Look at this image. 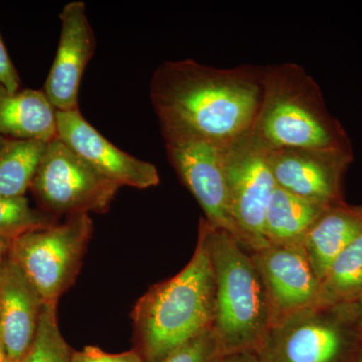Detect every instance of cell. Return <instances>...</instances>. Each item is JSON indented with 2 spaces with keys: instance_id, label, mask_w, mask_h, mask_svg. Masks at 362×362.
<instances>
[{
  "instance_id": "6da1fadb",
  "label": "cell",
  "mask_w": 362,
  "mask_h": 362,
  "mask_svg": "<svg viewBox=\"0 0 362 362\" xmlns=\"http://www.w3.org/2000/svg\"><path fill=\"white\" fill-rule=\"evenodd\" d=\"M263 68L218 69L194 59L166 61L154 71L150 100L160 128L218 144L252 130L263 96Z\"/></svg>"
},
{
  "instance_id": "7a4b0ae2",
  "label": "cell",
  "mask_w": 362,
  "mask_h": 362,
  "mask_svg": "<svg viewBox=\"0 0 362 362\" xmlns=\"http://www.w3.org/2000/svg\"><path fill=\"white\" fill-rule=\"evenodd\" d=\"M263 96L252 135L266 150L352 151L341 123L331 115L322 90L295 63L264 66Z\"/></svg>"
},
{
  "instance_id": "3957f363",
  "label": "cell",
  "mask_w": 362,
  "mask_h": 362,
  "mask_svg": "<svg viewBox=\"0 0 362 362\" xmlns=\"http://www.w3.org/2000/svg\"><path fill=\"white\" fill-rule=\"evenodd\" d=\"M216 286L206 240L185 268L149 290L133 311L146 362H160L178 347L213 328Z\"/></svg>"
},
{
  "instance_id": "277c9868",
  "label": "cell",
  "mask_w": 362,
  "mask_h": 362,
  "mask_svg": "<svg viewBox=\"0 0 362 362\" xmlns=\"http://www.w3.org/2000/svg\"><path fill=\"white\" fill-rule=\"evenodd\" d=\"M216 286L213 330L221 356L257 354L272 326L265 285L251 254L232 235L202 218Z\"/></svg>"
},
{
  "instance_id": "5b68a950",
  "label": "cell",
  "mask_w": 362,
  "mask_h": 362,
  "mask_svg": "<svg viewBox=\"0 0 362 362\" xmlns=\"http://www.w3.org/2000/svg\"><path fill=\"white\" fill-rule=\"evenodd\" d=\"M361 338L349 305L314 304L271 326L256 354L261 362H339Z\"/></svg>"
},
{
  "instance_id": "8992f818",
  "label": "cell",
  "mask_w": 362,
  "mask_h": 362,
  "mask_svg": "<svg viewBox=\"0 0 362 362\" xmlns=\"http://www.w3.org/2000/svg\"><path fill=\"white\" fill-rule=\"evenodd\" d=\"M93 223L75 214L63 223L33 230L11 240L9 257L18 264L45 304H57L80 269Z\"/></svg>"
},
{
  "instance_id": "52a82bcc",
  "label": "cell",
  "mask_w": 362,
  "mask_h": 362,
  "mask_svg": "<svg viewBox=\"0 0 362 362\" xmlns=\"http://www.w3.org/2000/svg\"><path fill=\"white\" fill-rule=\"evenodd\" d=\"M119 188L56 138L47 143L30 190L42 211L59 218L106 213Z\"/></svg>"
},
{
  "instance_id": "ba28073f",
  "label": "cell",
  "mask_w": 362,
  "mask_h": 362,
  "mask_svg": "<svg viewBox=\"0 0 362 362\" xmlns=\"http://www.w3.org/2000/svg\"><path fill=\"white\" fill-rule=\"evenodd\" d=\"M223 163L230 213L240 245L254 252L270 246L264 233L267 206L276 182L266 149L251 131L223 145Z\"/></svg>"
},
{
  "instance_id": "9c48e42d",
  "label": "cell",
  "mask_w": 362,
  "mask_h": 362,
  "mask_svg": "<svg viewBox=\"0 0 362 362\" xmlns=\"http://www.w3.org/2000/svg\"><path fill=\"white\" fill-rule=\"evenodd\" d=\"M160 131L168 160L199 202L204 220L226 230L240 245L228 202L223 145L187 131L169 128Z\"/></svg>"
},
{
  "instance_id": "30bf717a",
  "label": "cell",
  "mask_w": 362,
  "mask_h": 362,
  "mask_svg": "<svg viewBox=\"0 0 362 362\" xmlns=\"http://www.w3.org/2000/svg\"><path fill=\"white\" fill-rule=\"evenodd\" d=\"M276 185L307 201L343 204L342 180L354 152L309 148L266 150Z\"/></svg>"
},
{
  "instance_id": "8fae6325",
  "label": "cell",
  "mask_w": 362,
  "mask_h": 362,
  "mask_svg": "<svg viewBox=\"0 0 362 362\" xmlns=\"http://www.w3.org/2000/svg\"><path fill=\"white\" fill-rule=\"evenodd\" d=\"M57 138L120 187L146 189L160 182L154 164L118 148L95 129L80 110L57 111Z\"/></svg>"
},
{
  "instance_id": "7c38bea8",
  "label": "cell",
  "mask_w": 362,
  "mask_h": 362,
  "mask_svg": "<svg viewBox=\"0 0 362 362\" xmlns=\"http://www.w3.org/2000/svg\"><path fill=\"white\" fill-rule=\"evenodd\" d=\"M250 254L265 285L272 326L316 303L320 281L303 247L270 245Z\"/></svg>"
},
{
  "instance_id": "4fadbf2b",
  "label": "cell",
  "mask_w": 362,
  "mask_h": 362,
  "mask_svg": "<svg viewBox=\"0 0 362 362\" xmlns=\"http://www.w3.org/2000/svg\"><path fill=\"white\" fill-rule=\"evenodd\" d=\"M58 49L45 81L44 92L59 112L80 110L78 93L83 75L96 49V39L83 1H71L59 13Z\"/></svg>"
},
{
  "instance_id": "5bb4252c",
  "label": "cell",
  "mask_w": 362,
  "mask_h": 362,
  "mask_svg": "<svg viewBox=\"0 0 362 362\" xmlns=\"http://www.w3.org/2000/svg\"><path fill=\"white\" fill-rule=\"evenodd\" d=\"M44 301L9 257L0 267V341L11 362H21L32 346Z\"/></svg>"
},
{
  "instance_id": "9a60e30c",
  "label": "cell",
  "mask_w": 362,
  "mask_h": 362,
  "mask_svg": "<svg viewBox=\"0 0 362 362\" xmlns=\"http://www.w3.org/2000/svg\"><path fill=\"white\" fill-rule=\"evenodd\" d=\"M362 233V206L337 204L326 209L305 235L302 247L322 281L333 262Z\"/></svg>"
},
{
  "instance_id": "2e32d148",
  "label": "cell",
  "mask_w": 362,
  "mask_h": 362,
  "mask_svg": "<svg viewBox=\"0 0 362 362\" xmlns=\"http://www.w3.org/2000/svg\"><path fill=\"white\" fill-rule=\"evenodd\" d=\"M0 135L7 139L57 138V110L42 90L11 93L0 84Z\"/></svg>"
},
{
  "instance_id": "e0dca14e",
  "label": "cell",
  "mask_w": 362,
  "mask_h": 362,
  "mask_svg": "<svg viewBox=\"0 0 362 362\" xmlns=\"http://www.w3.org/2000/svg\"><path fill=\"white\" fill-rule=\"evenodd\" d=\"M328 207L276 187L266 209L267 242L273 246L302 247L309 228Z\"/></svg>"
},
{
  "instance_id": "ac0fdd59",
  "label": "cell",
  "mask_w": 362,
  "mask_h": 362,
  "mask_svg": "<svg viewBox=\"0 0 362 362\" xmlns=\"http://www.w3.org/2000/svg\"><path fill=\"white\" fill-rule=\"evenodd\" d=\"M47 148L40 140L6 139L0 149V197H25Z\"/></svg>"
},
{
  "instance_id": "d6986e66",
  "label": "cell",
  "mask_w": 362,
  "mask_h": 362,
  "mask_svg": "<svg viewBox=\"0 0 362 362\" xmlns=\"http://www.w3.org/2000/svg\"><path fill=\"white\" fill-rule=\"evenodd\" d=\"M362 291V233L333 262L320 282L316 305L349 303Z\"/></svg>"
},
{
  "instance_id": "ffe728a7",
  "label": "cell",
  "mask_w": 362,
  "mask_h": 362,
  "mask_svg": "<svg viewBox=\"0 0 362 362\" xmlns=\"http://www.w3.org/2000/svg\"><path fill=\"white\" fill-rule=\"evenodd\" d=\"M58 223V216L33 209L25 197H0V238L11 240Z\"/></svg>"
},
{
  "instance_id": "44dd1931",
  "label": "cell",
  "mask_w": 362,
  "mask_h": 362,
  "mask_svg": "<svg viewBox=\"0 0 362 362\" xmlns=\"http://www.w3.org/2000/svg\"><path fill=\"white\" fill-rule=\"evenodd\" d=\"M71 358L57 320V304H45L32 346L21 362H71Z\"/></svg>"
},
{
  "instance_id": "7402d4cb",
  "label": "cell",
  "mask_w": 362,
  "mask_h": 362,
  "mask_svg": "<svg viewBox=\"0 0 362 362\" xmlns=\"http://www.w3.org/2000/svg\"><path fill=\"white\" fill-rule=\"evenodd\" d=\"M221 356L213 328L168 354L160 362H216Z\"/></svg>"
},
{
  "instance_id": "603a6c76",
  "label": "cell",
  "mask_w": 362,
  "mask_h": 362,
  "mask_svg": "<svg viewBox=\"0 0 362 362\" xmlns=\"http://www.w3.org/2000/svg\"><path fill=\"white\" fill-rule=\"evenodd\" d=\"M71 362H145L142 356L135 351L110 354L94 346L85 347L82 351L74 352Z\"/></svg>"
},
{
  "instance_id": "cb8c5ba5",
  "label": "cell",
  "mask_w": 362,
  "mask_h": 362,
  "mask_svg": "<svg viewBox=\"0 0 362 362\" xmlns=\"http://www.w3.org/2000/svg\"><path fill=\"white\" fill-rule=\"evenodd\" d=\"M0 84L11 93L20 90L21 78L0 35Z\"/></svg>"
},
{
  "instance_id": "d4e9b609",
  "label": "cell",
  "mask_w": 362,
  "mask_h": 362,
  "mask_svg": "<svg viewBox=\"0 0 362 362\" xmlns=\"http://www.w3.org/2000/svg\"><path fill=\"white\" fill-rule=\"evenodd\" d=\"M216 362H261L255 352H238L221 356Z\"/></svg>"
},
{
  "instance_id": "484cf974",
  "label": "cell",
  "mask_w": 362,
  "mask_h": 362,
  "mask_svg": "<svg viewBox=\"0 0 362 362\" xmlns=\"http://www.w3.org/2000/svg\"><path fill=\"white\" fill-rule=\"evenodd\" d=\"M347 304H349L354 321H356L362 334V291L354 301L349 302V303Z\"/></svg>"
},
{
  "instance_id": "4316f807",
  "label": "cell",
  "mask_w": 362,
  "mask_h": 362,
  "mask_svg": "<svg viewBox=\"0 0 362 362\" xmlns=\"http://www.w3.org/2000/svg\"><path fill=\"white\" fill-rule=\"evenodd\" d=\"M9 244H11V242L0 238V259H1L2 255H4V250L6 249L7 246H9Z\"/></svg>"
},
{
  "instance_id": "83f0119b",
  "label": "cell",
  "mask_w": 362,
  "mask_h": 362,
  "mask_svg": "<svg viewBox=\"0 0 362 362\" xmlns=\"http://www.w3.org/2000/svg\"><path fill=\"white\" fill-rule=\"evenodd\" d=\"M0 362H11L7 357L6 351H4V346H2L1 341H0Z\"/></svg>"
},
{
  "instance_id": "f1b7e54d",
  "label": "cell",
  "mask_w": 362,
  "mask_h": 362,
  "mask_svg": "<svg viewBox=\"0 0 362 362\" xmlns=\"http://www.w3.org/2000/svg\"><path fill=\"white\" fill-rule=\"evenodd\" d=\"M7 138L2 137L1 135H0V149H1V147L4 146V143H6Z\"/></svg>"
},
{
  "instance_id": "f546056e",
  "label": "cell",
  "mask_w": 362,
  "mask_h": 362,
  "mask_svg": "<svg viewBox=\"0 0 362 362\" xmlns=\"http://www.w3.org/2000/svg\"><path fill=\"white\" fill-rule=\"evenodd\" d=\"M356 362H362V352L361 354V356H358V358L356 359Z\"/></svg>"
}]
</instances>
